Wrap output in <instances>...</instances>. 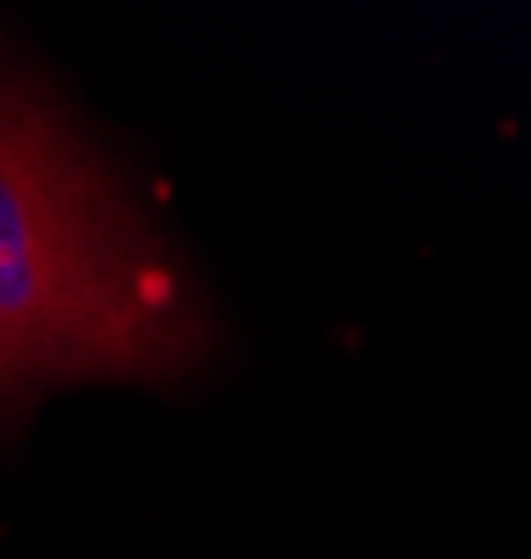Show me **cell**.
Segmentation results:
<instances>
[{
  "label": "cell",
  "instance_id": "cell-1",
  "mask_svg": "<svg viewBox=\"0 0 531 559\" xmlns=\"http://www.w3.org/2000/svg\"><path fill=\"white\" fill-rule=\"evenodd\" d=\"M205 355L210 310L167 233L0 67V411L79 377H189Z\"/></svg>",
  "mask_w": 531,
  "mask_h": 559
}]
</instances>
